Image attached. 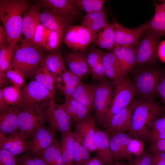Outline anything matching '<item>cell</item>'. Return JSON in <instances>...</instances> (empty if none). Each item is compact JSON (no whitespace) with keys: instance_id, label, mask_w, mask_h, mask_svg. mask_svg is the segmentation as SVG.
I'll return each instance as SVG.
<instances>
[{"instance_id":"6da1fadb","label":"cell","mask_w":165,"mask_h":165,"mask_svg":"<svg viewBox=\"0 0 165 165\" xmlns=\"http://www.w3.org/2000/svg\"><path fill=\"white\" fill-rule=\"evenodd\" d=\"M135 101L128 135L132 138L148 141L154 121L159 118L164 109L154 100L137 99Z\"/></svg>"},{"instance_id":"7a4b0ae2","label":"cell","mask_w":165,"mask_h":165,"mask_svg":"<svg viewBox=\"0 0 165 165\" xmlns=\"http://www.w3.org/2000/svg\"><path fill=\"white\" fill-rule=\"evenodd\" d=\"M30 6L27 0H0V19L7 34L9 44L17 43L20 39L23 16Z\"/></svg>"},{"instance_id":"3957f363","label":"cell","mask_w":165,"mask_h":165,"mask_svg":"<svg viewBox=\"0 0 165 165\" xmlns=\"http://www.w3.org/2000/svg\"><path fill=\"white\" fill-rule=\"evenodd\" d=\"M45 56L41 47L31 45L23 40L20 46H17L12 62L8 69H16L25 78L34 76L40 70Z\"/></svg>"},{"instance_id":"277c9868","label":"cell","mask_w":165,"mask_h":165,"mask_svg":"<svg viewBox=\"0 0 165 165\" xmlns=\"http://www.w3.org/2000/svg\"><path fill=\"white\" fill-rule=\"evenodd\" d=\"M139 67L131 71L137 94L143 100H154L158 94L157 87L165 72L158 68Z\"/></svg>"},{"instance_id":"5b68a950","label":"cell","mask_w":165,"mask_h":165,"mask_svg":"<svg viewBox=\"0 0 165 165\" xmlns=\"http://www.w3.org/2000/svg\"><path fill=\"white\" fill-rule=\"evenodd\" d=\"M116 86L113 97L103 118L102 124L106 128L112 116L129 105L137 94L134 84L129 78L125 77Z\"/></svg>"},{"instance_id":"8992f818","label":"cell","mask_w":165,"mask_h":165,"mask_svg":"<svg viewBox=\"0 0 165 165\" xmlns=\"http://www.w3.org/2000/svg\"><path fill=\"white\" fill-rule=\"evenodd\" d=\"M48 104L20 107L17 116L18 127L20 131L29 139L37 128L46 122V108Z\"/></svg>"},{"instance_id":"52a82bcc","label":"cell","mask_w":165,"mask_h":165,"mask_svg":"<svg viewBox=\"0 0 165 165\" xmlns=\"http://www.w3.org/2000/svg\"><path fill=\"white\" fill-rule=\"evenodd\" d=\"M161 37L154 32L148 30L135 47L136 51L135 66L145 65L156 61Z\"/></svg>"},{"instance_id":"ba28073f","label":"cell","mask_w":165,"mask_h":165,"mask_svg":"<svg viewBox=\"0 0 165 165\" xmlns=\"http://www.w3.org/2000/svg\"><path fill=\"white\" fill-rule=\"evenodd\" d=\"M97 35L82 24L72 25L65 31L63 41L72 50L85 51L91 43L94 42Z\"/></svg>"},{"instance_id":"9c48e42d","label":"cell","mask_w":165,"mask_h":165,"mask_svg":"<svg viewBox=\"0 0 165 165\" xmlns=\"http://www.w3.org/2000/svg\"><path fill=\"white\" fill-rule=\"evenodd\" d=\"M112 24L114 35V47L136 46L148 30V21L134 28L125 27L114 18H113Z\"/></svg>"},{"instance_id":"30bf717a","label":"cell","mask_w":165,"mask_h":165,"mask_svg":"<svg viewBox=\"0 0 165 165\" xmlns=\"http://www.w3.org/2000/svg\"><path fill=\"white\" fill-rule=\"evenodd\" d=\"M46 114L49 127L54 131L60 134L71 131V118L61 104H56L53 99L46 106Z\"/></svg>"},{"instance_id":"8fae6325","label":"cell","mask_w":165,"mask_h":165,"mask_svg":"<svg viewBox=\"0 0 165 165\" xmlns=\"http://www.w3.org/2000/svg\"><path fill=\"white\" fill-rule=\"evenodd\" d=\"M106 79L101 81L97 85L95 92L94 107L95 111V122L99 124L103 123L104 115L112 99L114 85Z\"/></svg>"},{"instance_id":"7c38bea8","label":"cell","mask_w":165,"mask_h":165,"mask_svg":"<svg viewBox=\"0 0 165 165\" xmlns=\"http://www.w3.org/2000/svg\"><path fill=\"white\" fill-rule=\"evenodd\" d=\"M53 95L46 87L35 80L31 81L22 90L20 107H25L36 104H48Z\"/></svg>"},{"instance_id":"4fadbf2b","label":"cell","mask_w":165,"mask_h":165,"mask_svg":"<svg viewBox=\"0 0 165 165\" xmlns=\"http://www.w3.org/2000/svg\"><path fill=\"white\" fill-rule=\"evenodd\" d=\"M57 138L56 131L49 127L42 126L32 134L27 152L33 157H40L42 153Z\"/></svg>"},{"instance_id":"5bb4252c","label":"cell","mask_w":165,"mask_h":165,"mask_svg":"<svg viewBox=\"0 0 165 165\" xmlns=\"http://www.w3.org/2000/svg\"><path fill=\"white\" fill-rule=\"evenodd\" d=\"M74 20L65 14L54 9H43L40 16V23L50 30L56 31L63 36L64 34Z\"/></svg>"},{"instance_id":"9a60e30c","label":"cell","mask_w":165,"mask_h":165,"mask_svg":"<svg viewBox=\"0 0 165 165\" xmlns=\"http://www.w3.org/2000/svg\"><path fill=\"white\" fill-rule=\"evenodd\" d=\"M88 52L85 51L74 50L65 53L63 56L65 64L69 70L82 80L89 73L87 58Z\"/></svg>"},{"instance_id":"2e32d148","label":"cell","mask_w":165,"mask_h":165,"mask_svg":"<svg viewBox=\"0 0 165 165\" xmlns=\"http://www.w3.org/2000/svg\"><path fill=\"white\" fill-rule=\"evenodd\" d=\"M95 122L93 115L90 113L84 120L76 123L75 130L74 131L80 138L85 147L91 152L96 150Z\"/></svg>"},{"instance_id":"e0dca14e","label":"cell","mask_w":165,"mask_h":165,"mask_svg":"<svg viewBox=\"0 0 165 165\" xmlns=\"http://www.w3.org/2000/svg\"><path fill=\"white\" fill-rule=\"evenodd\" d=\"M109 135V146L114 161L126 160L129 162L133 160L132 155L127 151V144L132 137L121 132H114Z\"/></svg>"},{"instance_id":"ac0fdd59","label":"cell","mask_w":165,"mask_h":165,"mask_svg":"<svg viewBox=\"0 0 165 165\" xmlns=\"http://www.w3.org/2000/svg\"><path fill=\"white\" fill-rule=\"evenodd\" d=\"M30 140L20 131L8 136L0 133V148L8 151L14 156L27 152Z\"/></svg>"},{"instance_id":"d6986e66","label":"cell","mask_w":165,"mask_h":165,"mask_svg":"<svg viewBox=\"0 0 165 165\" xmlns=\"http://www.w3.org/2000/svg\"><path fill=\"white\" fill-rule=\"evenodd\" d=\"M135 105V100L128 106L114 115L107 127L108 132H124L130 129L132 114Z\"/></svg>"},{"instance_id":"ffe728a7","label":"cell","mask_w":165,"mask_h":165,"mask_svg":"<svg viewBox=\"0 0 165 165\" xmlns=\"http://www.w3.org/2000/svg\"><path fill=\"white\" fill-rule=\"evenodd\" d=\"M40 9L36 4L30 6L23 17L22 33L24 36V40L31 45L35 29L38 25L40 24Z\"/></svg>"},{"instance_id":"44dd1931","label":"cell","mask_w":165,"mask_h":165,"mask_svg":"<svg viewBox=\"0 0 165 165\" xmlns=\"http://www.w3.org/2000/svg\"><path fill=\"white\" fill-rule=\"evenodd\" d=\"M109 134L107 130L96 127L95 145L96 156L106 165H113L114 160L109 146Z\"/></svg>"},{"instance_id":"7402d4cb","label":"cell","mask_w":165,"mask_h":165,"mask_svg":"<svg viewBox=\"0 0 165 165\" xmlns=\"http://www.w3.org/2000/svg\"><path fill=\"white\" fill-rule=\"evenodd\" d=\"M19 106H10L0 112V133L8 136L19 131L17 116Z\"/></svg>"},{"instance_id":"603a6c76","label":"cell","mask_w":165,"mask_h":165,"mask_svg":"<svg viewBox=\"0 0 165 165\" xmlns=\"http://www.w3.org/2000/svg\"><path fill=\"white\" fill-rule=\"evenodd\" d=\"M36 4L40 8L54 9L65 14L74 21L79 14L73 0H40Z\"/></svg>"},{"instance_id":"cb8c5ba5","label":"cell","mask_w":165,"mask_h":165,"mask_svg":"<svg viewBox=\"0 0 165 165\" xmlns=\"http://www.w3.org/2000/svg\"><path fill=\"white\" fill-rule=\"evenodd\" d=\"M103 62L106 77L115 85L119 84L125 76L112 51L105 52Z\"/></svg>"},{"instance_id":"d4e9b609","label":"cell","mask_w":165,"mask_h":165,"mask_svg":"<svg viewBox=\"0 0 165 165\" xmlns=\"http://www.w3.org/2000/svg\"><path fill=\"white\" fill-rule=\"evenodd\" d=\"M105 52L94 47L88 52L87 58L90 73L92 77L100 81L106 79L103 57Z\"/></svg>"},{"instance_id":"484cf974","label":"cell","mask_w":165,"mask_h":165,"mask_svg":"<svg viewBox=\"0 0 165 165\" xmlns=\"http://www.w3.org/2000/svg\"><path fill=\"white\" fill-rule=\"evenodd\" d=\"M125 76L135 65L136 51L134 47H115L112 51Z\"/></svg>"},{"instance_id":"4316f807","label":"cell","mask_w":165,"mask_h":165,"mask_svg":"<svg viewBox=\"0 0 165 165\" xmlns=\"http://www.w3.org/2000/svg\"><path fill=\"white\" fill-rule=\"evenodd\" d=\"M97 86L81 81L71 97L86 106L90 111L94 107V96Z\"/></svg>"},{"instance_id":"83f0119b","label":"cell","mask_w":165,"mask_h":165,"mask_svg":"<svg viewBox=\"0 0 165 165\" xmlns=\"http://www.w3.org/2000/svg\"><path fill=\"white\" fill-rule=\"evenodd\" d=\"M81 23L92 32L97 33L108 23L106 11L103 9L86 13L82 18Z\"/></svg>"},{"instance_id":"f1b7e54d","label":"cell","mask_w":165,"mask_h":165,"mask_svg":"<svg viewBox=\"0 0 165 165\" xmlns=\"http://www.w3.org/2000/svg\"><path fill=\"white\" fill-rule=\"evenodd\" d=\"M60 135L59 147L64 165H73L75 140L74 132L70 131Z\"/></svg>"},{"instance_id":"f546056e","label":"cell","mask_w":165,"mask_h":165,"mask_svg":"<svg viewBox=\"0 0 165 165\" xmlns=\"http://www.w3.org/2000/svg\"><path fill=\"white\" fill-rule=\"evenodd\" d=\"M61 105L76 123L85 119L90 112L86 106L71 97L66 98L64 102Z\"/></svg>"},{"instance_id":"4dcf8cb0","label":"cell","mask_w":165,"mask_h":165,"mask_svg":"<svg viewBox=\"0 0 165 165\" xmlns=\"http://www.w3.org/2000/svg\"><path fill=\"white\" fill-rule=\"evenodd\" d=\"M155 14L152 19L148 21V30L152 31L161 37L165 36V8L163 4L153 2Z\"/></svg>"},{"instance_id":"1f68e13d","label":"cell","mask_w":165,"mask_h":165,"mask_svg":"<svg viewBox=\"0 0 165 165\" xmlns=\"http://www.w3.org/2000/svg\"><path fill=\"white\" fill-rule=\"evenodd\" d=\"M43 62L51 72L56 75L67 70L60 48L45 56Z\"/></svg>"},{"instance_id":"d6a6232c","label":"cell","mask_w":165,"mask_h":165,"mask_svg":"<svg viewBox=\"0 0 165 165\" xmlns=\"http://www.w3.org/2000/svg\"><path fill=\"white\" fill-rule=\"evenodd\" d=\"M94 43L98 47L112 51L114 48V35L112 23H108L97 33Z\"/></svg>"},{"instance_id":"836d02e7","label":"cell","mask_w":165,"mask_h":165,"mask_svg":"<svg viewBox=\"0 0 165 165\" xmlns=\"http://www.w3.org/2000/svg\"><path fill=\"white\" fill-rule=\"evenodd\" d=\"M40 158L47 165H64L57 138L42 153Z\"/></svg>"},{"instance_id":"e575fe53","label":"cell","mask_w":165,"mask_h":165,"mask_svg":"<svg viewBox=\"0 0 165 165\" xmlns=\"http://www.w3.org/2000/svg\"><path fill=\"white\" fill-rule=\"evenodd\" d=\"M42 61L40 70L34 76V79L47 88L53 95L56 88L55 79L57 75L51 72Z\"/></svg>"},{"instance_id":"d590c367","label":"cell","mask_w":165,"mask_h":165,"mask_svg":"<svg viewBox=\"0 0 165 165\" xmlns=\"http://www.w3.org/2000/svg\"><path fill=\"white\" fill-rule=\"evenodd\" d=\"M73 132L75 140L73 165H85L91 159L89 151L84 145L79 136Z\"/></svg>"},{"instance_id":"8d00e7d4","label":"cell","mask_w":165,"mask_h":165,"mask_svg":"<svg viewBox=\"0 0 165 165\" xmlns=\"http://www.w3.org/2000/svg\"><path fill=\"white\" fill-rule=\"evenodd\" d=\"M5 100L9 106H20L21 100L22 90L15 86L1 89Z\"/></svg>"},{"instance_id":"74e56055","label":"cell","mask_w":165,"mask_h":165,"mask_svg":"<svg viewBox=\"0 0 165 165\" xmlns=\"http://www.w3.org/2000/svg\"><path fill=\"white\" fill-rule=\"evenodd\" d=\"M164 139H165V114L154 121L148 141L152 144Z\"/></svg>"},{"instance_id":"f35d334b","label":"cell","mask_w":165,"mask_h":165,"mask_svg":"<svg viewBox=\"0 0 165 165\" xmlns=\"http://www.w3.org/2000/svg\"><path fill=\"white\" fill-rule=\"evenodd\" d=\"M79 10L86 13L98 11L104 9L105 0H73Z\"/></svg>"},{"instance_id":"ab89813d","label":"cell","mask_w":165,"mask_h":165,"mask_svg":"<svg viewBox=\"0 0 165 165\" xmlns=\"http://www.w3.org/2000/svg\"><path fill=\"white\" fill-rule=\"evenodd\" d=\"M63 37L57 32L50 30L43 49L50 53L58 50L63 41Z\"/></svg>"},{"instance_id":"60d3db41","label":"cell","mask_w":165,"mask_h":165,"mask_svg":"<svg viewBox=\"0 0 165 165\" xmlns=\"http://www.w3.org/2000/svg\"><path fill=\"white\" fill-rule=\"evenodd\" d=\"M50 29L39 24L34 32L31 45L39 47H43L45 43Z\"/></svg>"},{"instance_id":"b9f144b4","label":"cell","mask_w":165,"mask_h":165,"mask_svg":"<svg viewBox=\"0 0 165 165\" xmlns=\"http://www.w3.org/2000/svg\"><path fill=\"white\" fill-rule=\"evenodd\" d=\"M17 42L9 44L8 50L2 61L0 62V72H5L9 67L13 59L17 46Z\"/></svg>"},{"instance_id":"7bdbcfd3","label":"cell","mask_w":165,"mask_h":165,"mask_svg":"<svg viewBox=\"0 0 165 165\" xmlns=\"http://www.w3.org/2000/svg\"><path fill=\"white\" fill-rule=\"evenodd\" d=\"M5 73L7 78L13 86L20 88L24 86L25 78L19 71L13 69H9Z\"/></svg>"},{"instance_id":"ee69618b","label":"cell","mask_w":165,"mask_h":165,"mask_svg":"<svg viewBox=\"0 0 165 165\" xmlns=\"http://www.w3.org/2000/svg\"><path fill=\"white\" fill-rule=\"evenodd\" d=\"M144 146L143 141L137 138H132L127 144V150L129 154L137 156L144 152Z\"/></svg>"},{"instance_id":"f6af8a7d","label":"cell","mask_w":165,"mask_h":165,"mask_svg":"<svg viewBox=\"0 0 165 165\" xmlns=\"http://www.w3.org/2000/svg\"><path fill=\"white\" fill-rule=\"evenodd\" d=\"M19 165H47L40 157H33L28 153L17 158Z\"/></svg>"},{"instance_id":"bcb514c9","label":"cell","mask_w":165,"mask_h":165,"mask_svg":"<svg viewBox=\"0 0 165 165\" xmlns=\"http://www.w3.org/2000/svg\"><path fill=\"white\" fill-rule=\"evenodd\" d=\"M0 165H19L17 158L11 153L0 148Z\"/></svg>"},{"instance_id":"7dc6e473","label":"cell","mask_w":165,"mask_h":165,"mask_svg":"<svg viewBox=\"0 0 165 165\" xmlns=\"http://www.w3.org/2000/svg\"><path fill=\"white\" fill-rule=\"evenodd\" d=\"M152 153L144 151L140 155L136 156L128 165H152Z\"/></svg>"},{"instance_id":"c3c4849f","label":"cell","mask_w":165,"mask_h":165,"mask_svg":"<svg viewBox=\"0 0 165 165\" xmlns=\"http://www.w3.org/2000/svg\"><path fill=\"white\" fill-rule=\"evenodd\" d=\"M149 150L151 153L165 152V139L160 140L151 144Z\"/></svg>"},{"instance_id":"681fc988","label":"cell","mask_w":165,"mask_h":165,"mask_svg":"<svg viewBox=\"0 0 165 165\" xmlns=\"http://www.w3.org/2000/svg\"><path fill=\"white\" fill-rule=\"evenodd\" d=\"M157 91L163 105L164 109L165 110V75L159 83L157 87Z\"/></svg>"},{"instance_id":"f907efd6","label":"cell","mask_w":165,"mask_h":165,"mask_svg":"<svg viewBox=\"0 0 165 165\" xmlns=\"http://www.w3.org/2000/svg\"><path fill=\"white\" fill-rule=\"evenodd\" d=\"M8 37L3 27L0 26V48L7 46L9 45Z\"/></svg>"},{"instance_id":"816d5d0a","label":"cell","mask_w":165,"mask_h":165,"mask_svg":"<svg viewBox=\"0 0 165 165\" xmlns=\"http://www.w3.org/2000/svg\"><path fill=\"white\" fill-rule=\"evenodd\" d=\"M158 57L163 62L165 63V40L159 44L157 50Z\"/></svg>"},{"instance_id":"f5cc1de1","label":"cell","mask_w":165,"mask_h":165,"mask_svg":"<svg viewBox=\"0 0 165 165\" xmlns=\"http://www.w3.org/2000/svg\"><path fill=\"white\" fill-rule=\"evenodd\" d=\"M103 161L96 156L91 158L85 165H105Z\"/></svg>"},{"instance_id":"db71d44e","label":"cell","mask_w":165,"mask_h":165,"mask_svg":"<svg viewBox=\"0 0 165 165\" xmlns=\"http://www.w3.org/2000/svg\"><path fill=\"white\" fill-rule=\"evenodd\" d=\"M10 106L9 105L4 99L1 89L0 90V112L7 109Z\"/></svg>"},{"instance_id":"11a10c76","label":"cell","mask_w":165,"mask_h":165,"mask_svg":"<svg viewBox=\"0 0 165 165\" xmlns=\"http://www.w3.org/2000/svg\"><path fill=\"white\" fill-rule=\"evenodd\" d=\"M152 153V161L165 160V152Z\"/></svg>"},{"instance_id":"9f6ffc18","label":"cell","mask_w":165,"mask_h":165,"mask_svg":"<svg viewBox=\"0 0 165 165\" xmlns=\"http://www.w3.org/2000/svg\"><path fill=\"white\" fill-rule=\"evenodd\" d=\"M8 81H9L7 78L5 72H0V86L2 87L6 84Z\"/></svg>"},{"instance_id":"6f0895ef","label":"cell","mask_w":165,"mask_h":165,"mask_svg":"<svg viewBox=\"0 0 165 165\" xmlns=\"http://www.w3.org/2000/svg\"><path fill=\"white\" fill-rule=\"evenodd\" d=\"M152 165H165V160L152 161Z\"/></svg>"},{"instance_id":"680465c9","label":"cell","mask_w":165,"mask_h":165,"mask_svg":"<svg viewBox=\"0 0 165 165\" xmlns=\"http://www.w3.org/2000/svg\"><path fill=\"white\" fill-rule=\"evenodd\" d=\"M113 165H128V164L120 162L119 161H114Z\"/></svg>"},{"instance_id":"91938a15","label":"cell","mask_w":165,"mask_h":165,"mask_svg":"<svg viewBox=\"0 0 165 165\" xmlns=\"http://www.w3.org/2000/svg\"><path fill=\"white\" fill-rule=\"evenodd\" d=\"M163 5H164V7L165 8V0H164V2H163Z\"/></svg>"}]
</instances>
